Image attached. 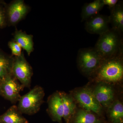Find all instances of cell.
Segmentation results:
<instances>
[{"instance_id": "obj_1", "label": "cell", "mask_w": 123, "mask_h": 123, "mask_svg": "<svg viewBox=\"0 0 123 123\" xmlns=\"http://www.w3.org/2000/svg\"><path fill=\"white\" fill-rule=\"evenodd\" d=\"M123 54L104 60L90 81H102L121 86L123 79Z\"/></svg>"}, {"instance_id": "obj_2", "label": "cell", "mask_w": 123, "mask_h": 123, "mask_svg": "<svg viewBox=\"0 0 123 123\" xmlns=\"http://www.w3.org/2000/svg\"><path fill=\"white\" fill-rule=\"evenodd\" d=\"M122 34L111 28L99 37L94 48L104 60L123 54Z\"/></svg>"}, {"instance_id": "obj_3", "label": "cell", "mask_w": 123, "mask_h": 123, "mask_svg": "<svg viewBox=\"0 0 123 123\" xmlns=\"http://www.w3.org/2000/svg\"><path fill=\"white\" fill-rule=\"evenodd\" d=\"M87 85L105 112L115 100L122 94L119 90L121 86L102 81H89Z\"/></svg>"}, {"instance_id": "obj_4", "label": "cell", "mask_w": 123, "mask_h": 123, "mask_svg": "<svg viewBox=\"0 0 123 123\" xmlns=\"http://www.w3.org/2000/svg\"><path fill=\"white\" fill-rule=\"evenodd\" d=\"M103 60L94 48L80 49L77 56L78 68L82 75L89 79L96 72Z\"/></svg>"}, {"instance_id": "obj_5", "label": "cell", "mask_w": 123, "mask_h": 123, "mask_svg": "<svg viewBox=\"0 0 123 123\" xmlns=\"http://www.w3.org/2000/svg\"><path fill=\"white\" fill-rule=\"evenodd\" d=\"M69 93L75 99L78 107L92 111L104 118L105 110L97 101L88 85L75 88L70 91Z\"/></svg>"}, {"instance_id": "obj_6", "label": "cell", "mask_w": 123, "mask_h": 123, "mask_svg": "<svg viewBox=\"0 0 123 123\" xmlns=\"http://www.w3.org/2000/svg\"><path fill=\"white\" fill-rule=\"evenodd\" d=\"M45 93L43 89L36 86L28 93L21 96L18 109L22 114L33 115L38 112L43 102Z\"/></svg>"}, {"instance_id": "obj_7", "label": "cell", "mask_w": 123, "mask_h": 123, "mask_svg": "<svg viewBox=\"0 0 123 123\" xmlns=\"http://www.w3.org/2000/svg\"><path fill=\"white\" fill-rule=\"evenodd\" d=\"M11 73L24 87L30 86L33 69L26 59L23 51L19 56H13Z\"/></svg>"}, {"instance_id": "obj_8", "label": "cell", "mask_w": 123, "mask_h": 123, "mask_svg": "<svg viewBox=\"0 0 123 123\" xmlns=\"http://www.w3.org/2000/svg\"><path fill=\"white\" fill-rule=\"evenodd\" d=\"M8 26H15L23 20L31 10L23 0H14L5 5Z\"/></svg>"}, {"instance_id": "obj_9", "label": "cell", "mask_w": 123, "mask_h": 123, "mask_svg": "<svg viewBox=\"0 0 123 123\" xmlns=\"http://www.w3.org/2000/svg\"><path fill=\"white\" fill-rule=\"evenodd\" d=\"M24 88L12 73L0 80V95L12 103L18 102L21 97L20 92Z\"/></svg>"}, {"instance_id": "obj_10", "label": "cell", "mask_w": 123, "mask_h": 123, "mask_svg": "<svg viewBox=\"0 0 123 123\" xmlns=\"http://www.w3.org/2000/svg\"><path fill=\"white\" fill-rule=\"evenodd\" d=\"M109 16L97 14L86 21L85 29L88 33L101 35L110 29Z\"/></svg>"}, {"instance_id": "obj_11", "label": "cell", "mask_w": 123, "mask_h": 123, "mask_svg": "<svg viewBox=\"0 0 123 123\" xmlns=\"http://www.w3.org/2000/svg\"><path fill=\"white\" fill-rule=\"evenodd\" d=\"M47 111L52 121L62 123L63 107L59 91H55L49 96Z\"/></svg>"}, {"instance_id": "obj_12", "label": "cell", "mask_w": 123, "mask_h": 123, "mask_svg": "<svg viewBox=\"0 0 123 123\" xmlns=\"http://www.w3.org/2000/svg\"><path fill=\"white\" fill-rule=\"evenodd\" d=\"M104 118L96 113L78 107L69 123H104Z\"/></svg>"}, {"instance_id": "obj_13", "label": "cell", "mask_w": 123, "mask_h": 123, "mask_svg": "<svg viewBox=\"0 0 123 123\" xmlns=\"http://www.w3.org/2000/svg\"><path fill=\"white\" fill-rule=\"evenodd\" d=\"M105 114L110 123H123V103L120 95L107 109Z\"/></svg>"}, {"instance_id": "obj_14", "label": "cell", "mask_w": 123, "mask_h": 123, "mask_svg": "<svg viewBox=\"0 0 123 123\" xmlns=\"http://www.w3.org/2000/svg\"><path fill=\"white\" fill-rule=\"evenodd\" d=\"M59 92L63 107V118L66 123H69L78 107L75 99L69 93L62 91H59Z\"/></svg>"}, {"instance_id": "obj_15", "label": "cell", "mask_w": 123, "mask_h": 123, "mask_svg": "<svg viewBox=\"0 0 123 123\" xmlns=\"http://www.w3.org/2000/svg\"><path fill=\"white\" fill-rule=\"evenodd\" d=\"M13 40L14 41L26 51L28 55H30L34 50L33 36L28 34L25 31L16 29L13 33Z\"/></svg>"}, {"instance_id": "obj_16", "label": "cell", "mask_w": 123, "mask_h": 123, "mask_svg": "<svg viewBox=\"0 0 123 123\" xmlns=\"http://www.w3.org/2000/svg\"><path fill=\"white\" fill-rule=\"evenodd\" d=\"M111 14L109 16L110 24L112 25V29L119 33L123 32V4L119 1L114 8L110 9Z\"/></svg>"}, {"instance_id": "obj_17", "label": "cell", "mask_w": 123, "mask_h": 123, "mask_svg": "<svg viewBox=\"0 0 123 123\" xmlns=\"http://www.w3.org/2000/svg\"><path fill=\"white\" fill-rule=\"evenodd\" d=\"M0 123H28V121L23 116L17 106L14 105L0 116Z\"/></svg>"}, {"instance_id": "obj_18", "label": "cell", "mask_w": 123, "mask_h": 123, "mask_svg": "<svg viewBox=\"0 0 123 123\" xmlns=\"http://www.w3.org/2000/svg\"><path fill=\"white\" fill-rule=\"evenodd\" d=\"M102 0H95L84 5L82 9L81 21H86L95 15L98 14L104 7Z\"/></svg>"}, {"instance_id": "obj_19", "label": "cell", "mask_w": 123, "mask_h": 123, "mask_svg": "<svg viewBox=\"0 0 123 123\" xmlns=\"http://www.w3.org/2000/svg\"><path fill=\"white\" fill-rule=\"evenodd\" d=\"M13 57L0 49V80L11 73Z\"/></svg>"}, {"instance_id": "obj_20", "label": "cell", "mask_w": 123, "mask_h": 123, "mask_svg": "<svg viewBox=\"0 0 123 123\" xmlns=\"http://www.w3.org/2000/svg\"><path fill=\"white\" fill-rule=\"evenodd\" d=\"M8 46L10 49L12 55L14 56H19L21 55L22 48L13 40H10L8 43Z\"/></svg>"}, {"instance_id": "obj_21", "label": "cell", "mask_w": 123, "mask_h": 123, "mask_svg": "<svg viewBox=\"0 0 123 123\" xmlns=\"http://www.w3.org/2000/svg\"><path fill=\"white\" fill-rule=\"evenodd\" d=\"M0 5V29H3L8 26L5 5Z\"/></svg>"}, {"instance_id": "obj_22", "label": "cell", "mask_w": 123, "mask_h": 123, "mask_svg": "<svg viewBox=\"0 0 123 123\" xmlns=\"http://www.w3.org/2000/svg\"><path fill=\"white\" fill-rule=\"evenodd\" d=\"M104 6L107 5L110 9L114 7L119 2L118 0H102Z\"/></svg>"}, {"instance_id": "obj_23", "label": "cell", "mask_w": 123, "mask_h": 123, "mask_svg": "<svg viewBox=\"0 0 123 123\" xmlns=\"http://www.w3.org/2000/svg\"><path fill=\"white\" fill-rule=\"evenodd\" d=\"M6 3V2H5L4 1L2 0H0V5H5V4Z\"/></svg>"}, {"instance_id": "obj_24", "label": "cell", "mask_w": 123, "mask_h": 123, "mask_svg": "<svg viewBox=\"0 0 123 123\" xmlns=\"http://www.w3.org/2000/svg\"></svg>"}]
</instances>
